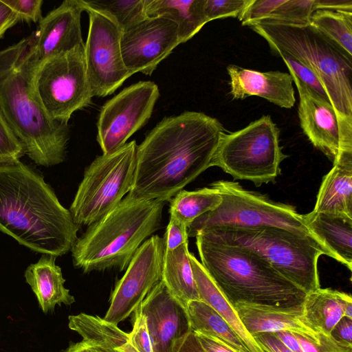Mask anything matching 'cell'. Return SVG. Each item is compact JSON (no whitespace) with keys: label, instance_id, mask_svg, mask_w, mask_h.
I'll list each match as a JSON object with an SVG mask.
<instances>
[{"label":"cell","instance_id":"1","mask_svg":"<svg viewBox=\"0 0 352 352\" xmlns=\"http://www.w3.org/2000/svg\"><path fill=\"white\" fill-rule=\"evenodd\" d=\"M224 129L216 118L185 111L164 118L138 146L129 196L170 201L210 167Z\"/></svg>","mask_w":352,"mask_h":352},{"label":"cell","instance_id":"2","mask_svg":"<svg viewBox=\"0 0 352 352\" xmlns=\"http://www.w3.org/2000/svg\"><path fill=\"white\" fill-rule=\"evenodd\" d=\"M79 227L39 174L19 161L0 164V230L56 257L72 251Z\"/></svg>","mask_w":352,"mask_h":352},{"label":"cell","instance_id":"3","mask_svg":"<svg viewBox=\"0 0 352 352\" xmlns=\"http://www.w3.org/2000/svg\"><path fill=\"white\" fill-rule=\"evenodd\" d=\"M39 64L31 36L0 50V109L30 159L50 166L65 158L69 126L52 120L36 95Z\"/></svg>","mask_w":352,"mask_h":352},{"label":"cell","instance_id":"4","mask_svg":"<svg viewBox=\"0 0 352 352\" xmlns=\"http://www.w3.org/2000/svg\"><path fill=\"white\" fill-rule=\"evenodd\" d=\"M201 263L233 307L301 313L302 289L250 250L196 236Z\"/></svg>","mask_w":352,"mask_h":352},{"label":"cell","instance_id":"5","mask_svg":"<svg viewBox=\"0 0 352 352\" xmlns=\"http://www.w3.org/2000/svg\"><path fill=\"white\" fill-rule=\"evenodd\" d=\"M164 204L127 195L78 239L72 250L74 265L85 273L124 270L139 247L160 228Z\"/></svg>","mask_w":352,"mask_h":352},{"label":"cell","instance_id":"6","mask_svg":"<svg viewBox=\"0 0 352 352\" xmlns=\"http://www.w3.org/2000/svg\"><path fill=\"white\" fill-rule=\"evenodd\" d=\"M261 36L272 52L292 56L309 69L326 91L338 116L352 123V57L310 23L263 19L247 25Z\"/></svg>","mask_w":352,"mask_h":352},{"label":"cell","instance_id":"7","mask_svg":"<svg viewBox=\"0 0 352 352\" xmlns=\"http://www.w3.org/2000/svg\"><path fill=\"white\" fill-rule=\"evenodd\" d=\"M199 234L250 250L307 294L320 288L319 257L322 254L331 257L316 239L279 227H220L204 230Z\"/></svg>","mask_w":352,"mask_h":352},{"label":"cell","instance_id":"8","mask_svg":"<svg viewBox=\"0 0 352 352\" xmlns=\"http://www.w3.org/2000/svg\"><path fill=\"white\" fill-rule=\"evenodd\" d=\"M279 133L270 116H263L241 130L223 132L210 166L256 186L274 182L287 157L279 145Z\"/></svg>","mask_w":352,"mask_h":352},{"label":"cell","instance_id":"9","mask_svg":"<svg viewBox=\"0 0 352 352\" xmlns=\"http://www.w3.org/2000/svg\"><path fill=\"white\" fill-rule=\"evenodd\" d=\"M210 187L219 191L222 201L215 210L199 217L187 228L188 237H196L200 232L213 228L274 226L320 242L307 226L303 214L298 213L292 206L273 201L244 189L237 182L220 180L211 184Z\"/></svg>","mask_w":352,"mask_h":352},{"label":"cell","instance_id":"10","mask_svg":"<svg viewBox=\"0 0 352 352\" xmlns=\"http://www.w3.org/2000/svg\"><path fill=\"white\" fill-rule=\"evenodd\" d=\"M138 145L135 140L98 156L87 168L69 211L78 226H90L113 208L133 184Z\"/></svg>","mask_w":352,"mask_h":352},{"label":"cell","instance_id":"11","mask_svg":"<svg viewBox=\"0 0 352 352\" xmlns=\"http://www.w3.org/2000/svg\"><path fill=\"white\" fill-rule=\"evenodd\" d=\"M36 95L50 118L68 123L72 114L94 97L85 60V43L39 64L34 79Z\"/></svg>","mask_w":352,"mask_h":352},{"label":"cell","instance_id":"12","mask_svg":"<svg viewBox=\"0 0 352 352\" xmlns=\"http://www.w3.org/2000/svg\"><path fill=\"white\" fill-rule=\"evenodd\" d=\"M89 15L85 60L93 96L111 95L131 76L121 53L122 30L107 14L84 8Z\"/></svg>","mask_w":352,"mask_h":352},{"label":"cell","instance_id":"13","mask_svg":"<svg viewBox=\"0 0 352 352\" xmlns=\"http://www.w3.org/2000/svg\"><path fill=\"white\" fill-rule=\"evenodd\" d=\"M159 96L158 86L154 82L140 81L104 104L97 122V141L102 154L123 146L147 123Z\"/></svg>","mask_w":352,"mask_h":352},{"label":"cell","instance_id":"14","mask_svg":"<svg viewBox=\"0 0 352 352\" xmlns=\"http://www.w3.org/2000/svg\"><path fill=\"white\" fill-rule=\"evenodd\" d=\"M165 251L164 238L157 234L139 247L116 285L104 320L118 325L140 305L162 280Z\"/></svg>","mask_w":352,"mask_h":352},{"label":"cell","instance_id":"15","mask_svg":"<svg viewBox=\"0 0 352 352\" xmlns=\"http://www.w3.org/2000/svg\"><path fill=\"white\" fill-rule=\"evenodd\" d=\"M289 74L298 91L300 126L311 144L333 163L343 152H352V123L342 120L330 102Z\"/></svg>","mask_w":352,"mask_h":352},{"label":"cell","instance_id":"16","mask_svg":"<svg viewBox=\"0 0 352 352\" xmlns=\"http://www.w3.org/2000/svg\"><path fill=\"white\" fill-rule=\"evenodd\" d=\"M177 24L164 16H146L122 31L120 47L130 74L151 75L179 45Z\"/></svg>","mask_w":352,"mask_h":352},{"label":"cell","instance_id":"17","mask_svg":"<svg viewBox=\"0 0 352 352\" xmlns=\"http://www.w3.org/2000/svg\"><path fill=\"white\" fill-rule=\"evenodd\" d=\"M138 308L145 318L153 352H173L175 342L192 331L186 307L162 280Z\"/></svg>","mask_w":352,"mask_h":352},{"label":"cell","instance_id":"18","mask_svg":"<svg viewBox=\"0 0 352 352\" xmlns=\"http://www.w3.org/2000/svg\"><path fill=\"white\" fill-rule=\"evenodd\" d=\"M80 0H65L38 22L32 46L40 63L83 45Z\"/></svg>","mask_w":352,"mask_h":352},{"label":"cell","instance_id":"19","mask_svg":"<svg viewBox=\"0 0 352 352\" xmlns=\"http://www.w3.org/2000/svg\"><path fill=\"white\" fill-rule=\"evenodd\" d=\"M230 94L233 99L256 96L282 108L291 109L296 101L293 78L289 73L259 72L229 65Z\"/></svg>","mask_w":352,"mask_h":352},{"label":"cell","instance_id":"20","mask_svg":"<svg viewBox=\"0 0 352 352\" xmlns=\"http://www.w3.org/2000/svg\"><path fill=\"white\" fill-rule=\"evenodd\" d=\"M313 211L352 217V152H343L323 177Z\"/></svg>","mask_w":352,"mask_h":352},{"label":"cell","instance_id":"21","mask_svg":"<svg viewBox=\"0 0 352 352\" xmlns=\"http://www.w3.org/2000/svg\"><path fill=\"white\" fill-rule=\"evenodd\" d=\"M306 225L331 254V258L352 269V217L311 211L303 214Z\"/></svg>","mask_w":352,"mask_h":352},{"label":"cell","instance_id":"22","mask_svg":"<svg viewBox=\"0 0 352 352\" xmlns=\"http://www.w3.org/2000/svg\"><path fill=\"white\" fill-rule=\"evenodd\" d=\"M55 260V256L45 254L37 263L29 265L25 272L26 281L45 313L52 311L56 305H71L75 302L64 286L65 280Z\"/></svg>","mask_w":352,"mask_h":352},{"label":"cell","instance_id":"23","mask_svg":"<svg viewBox=\"0 0 352 352\" xmlns=\"http://www.w3.org/2000/svg\"><path fill=\"white\" fill-rule=\"evenodd\" d=\"M350 300H352L350 294L329 288H319L307 294L302 305L300 320L314 332L329 335L344 316V308Z\"/></svg>","mask_w":352,"mask_h":352},{"label":"cell","instance_id":"24","mask_svg":"<svg viewBox=\"0 0 352 352\" xmlns=\"http://www.w3.org/2000/svg\"><path fill=\"white\" fill-rule=\"evenodd\" d=\"M190 261L199 300L213 308L228 323L250 352H265L248 333L235 309L221 294L201 263L191 253Z\"/></svg>","mask_w":352,"mask_h":352},{"label":"cell","instance_id":"25","mask_svg":"<svg viewBox=\"0 0 352 352\" xmlns=\"http://www.w3.org/2000/svg\"><path fill=\"white\" fill-rule=\"evenodd\" d=\"M204 0H145L147 16H164L177 25L180 44L191 39L208 22Z\"/></svg>","mask_w":352,"mask_h":352},{"label":"cell","instance_id":"26","mask_svg":"<svg viewBox=\"0 0 352 352\" xmlns=\"http://www.w3.org/2000/svg\"><path fill=\"white\" fill-rule=\"evenodd\" d=\"M162 280L169 292L186 307L191 300H199L188 251V243L166 250Z\"/></svg>","mask_w":352,"mask_h":352},{"label":"cell","instance_id":"27","mask_svg":"<svg viewBox=\"0 0 352 352\" xmlns=\"http://www.w3.org/2000/svg\"><path fill=\"white\" fill-rule=\"evenodd\" d=\"M314 0H252L239 18L243 25L263 19L305 25L310 23Z\"/></svg>","mask_w":352,"mask_h":352},{"label":"cell","instance_id":"28","mask_svg":"<svg viewBox=\"0 0 352 352\" xmlns=\"http://www.w3.org/2000/svg\"><path fill=\"white\" fill-rule=\"evenodd\" d=\"M234 308L245 329L252 336L259 333H276L281 331L315 333L302 322L301 313L284 312L245 305H236Z\"/></svg>","mask_w":352,"mask_h":352},{"label":"cell","instance_id":"29","mask_svg":"<svg viewBox=\"0 0 352 352\" xmlns=\"http://www.w3.org/2000/svg\"><path fill=\"white\" fill-rule=\"evenodd\" d=\"M69 327L85 342L111 348L116 352H138L130 342L129 333L98 316L84 313L69 316Z\"/></svg>","mask_w":352,"mask_h":352},{"label":"cell","instance_id":"30","mask_svg":"<svg viewBox=\"0 0 352 352\" xmlns=\"http://www.w3.org/2000/svg\"><path fill=\"white\" fill-rule=\"evenodd\" d=\"M192 331L221 341L236 352H250L228 323L210 305L195 300L186 305Z\"/></svg>","mask_w":352,"mask_h":352},{"label":"cell","instance_id":"31","mask_svg":"<svg viewBox=\"0 0 352 352\" xmlns=\"http://www.w3.org/2000/svg\"><path fill=\"white\" fill-rule=\"evenodd\" d=\"M221 201V195L212 187L182 190L170 200V214L188 228L199 217L215 210Z\"/></svg>","mask_w":352,"mask_h":352},{"label":"cell","instance_id":"32","mask_svg":"<svg viewBox=\"0 0 352 352\" xmlns=\"http://www.w3.org/2000/svg\"><path fill=\"white\" fill-rule=\"evenodd\" d=\"M309 23L352 57V12L316 10Z\"/></svg>","mask_w":352,"mask_h":352},{"label":"cell","instance_id":"33","mask_svg":"<svg viewBox=\"0 0 352 352\" xmlns=\"http://www.w3.org/2000/svg\"><path fill=\"white\" fill-rule=\"evenodd\" d=\"M83 8H90L110 16L122 31L144 19L145 0H80Z\"/></svg>","mask_w":352,"mask_h":352},{"label":"cell","instance_id":"34","mask_svg":"<svg viewBox=\"0 0 352 352\" xmlns=\"http://www.w3.org/2000/svg\"><path fill=\"white\" fill-rule=\"evenodd\" d=\"M292 332L297 338L302 352H352V346L338 342L330 334Z\"/></svg>","mask_w":352,"mask_h":352},{"label":"cell","instance_id":"35","mask_svg":"<svg viewBox=\"0 0 352 352\" xmlns=\"http://www.w3.org/2000/svg\"><path fill=\"white\" fill-rule=\"evenodd\" d=\"M25 153L23 146L11 129L0 109V164L19 162Z\"/></svg>","mask_w":352,"mask_h":352},{"label":"cell","instance_id":"36","mask_svg":"<svg viewBox=\"0 0 352 352\" xmlns=\"http://www.w3.org/2000/svg\"><path fill=\"white\" fill-rule=\"evenodd\" d=\"M252 0H204V9L208 22L227 17L239 18Z\"/></svg>","mask_w":352,"mask_h":352},{"label":"cell","instance_id":"37","mask_svg":"<svg viewBox=\"0 0 352 352\" xmlns=\"http://www.w3.org/2000/svg\"><path fill=\"white\" fill-rule=\"evenodd\" d=\"M275 54L282 58L289 72L293 73L298 79L321 98L330 102L329 96L316 75L305 65L296 58L282 52Z\"/></svg>","mask_w":352,"mask_h":352},{"label":"cell","instance_id":"38","mask_svg":"<svg viewBox=\"0 0 352 352\" xmlns=\"http://www.w3.org/2000/svg\"><path fill=\"white\" fill-rule=\"evenodd\" d=\"M26 23H37L42 19V0H1Z\"/></svg>","mask_w":352,"mask_h":352},{"label":"cell","instance_id":"39","mask_svg":"<svg viewBox=\"0 0 352 352\" xmlns=\"http://www.w3.org/2000/svg\"><path fill=\"white\" fill-rule=\"evenodd\" d=\"M135 320L129 340L138 352H153L151 338L144 316L138 307L135 309Z\"/></svg>","mask_w":352,"mask_h":352},{"label":"cell","instance_id":"40","mask_svg":"<svg viewBox=\"0 0 352 352\" xmlns=\"http://www.w3.org/2000/svg\"><path fill=\"white\" fill-rule=\"evenodd\" d=\"M164 238L167 250H174L184 243H188L187 226L170 216Z\"/></svg>","mask_w":352,"mask_h":352},{"label":"cell","instance_id":"41","mask_svg":"<svg viewBox=\"0 0 352 352\" xmlns=\"http://www.w3.org/2000/svg\"><path fill=\"white\" fill-rule=\"evenodd\" d=\"M252 337L265 352H293L273 333H259L253 335Z\"/></svg>","mask_w":352,"mask_h":352},{"label":"cell","instance_id":"42","mask_svg":"<svg viewBox=\"0 0 352 352\" xmlns=\"http://www.w3.org/2000/svg\"><path fill=\"white\" fill-rule=\"evenodd\" d=\"M330 336L338 342L352 346V318L343 316L333 327Z\"/></svg>","mask_w":352,"mask_h":352},{"label":"cell","instance_id":"43","mask_svg":"<svg viewBox=\"0 0 352 352\" xmlns=\"http://www.w3.org/2000/svg\"><path fill=\"white\" fill-rule=\"evenodd\" d=\"M173 352H206L199 343L195 333L189 332L177 340L173 346Z\"/></svg>","mask_w":352,"mask_h":352},{"label":"cell","instance_id":"44","mask_svg":"<svg viewBox=\"0 0 352 352\" xmlns=\"http://www.w3.org/2000/svg\"><path fill=\"white\" fill-rule=\"evenodd\" d=\"M19 21V16L0 0V39Z\"/></svg>","mask_w":352,"mask_h":352},{"label":"cell","instance_id":"45","mask_svg":"<svg viewBox=\"0 0 352 352\" xmlns=\"http://www.w3.org/2000/svg\"><path fill=\"white\" fill-rule=\"evenodd\" d=\"M314 8L352 12V0H314Z\"/></svg>","mask_w":352,"mask_h":352},{"label":"cell","instance_id":"46","mask_svg":"<svg viewBox=\"0 0 352 352\" xmlns=\"http://www.w3.org/2000/svg\"><path fill=\"white\" fill-rule=\"evenodd\" d=\"M195 335L206 352H236L223 342L216 339L200 333H195Z\"/></svg>","mask_w":352,"mask_h":352},{"label":"cell","instance_id":"47","mask_svg":"<svg viewBox=\"0 0 352 352\" xmlns=\"http://www.w3.org/2000/svg\"><path fill=\"white\" fill-rule=\"evenodd\" d=\"M64 352H116L113 349L82 340L73 343Z\"/></svg>","mask_w":352,"mask_h":352},{"label":"cell","instance_id":"48","mask_svg":"<svg viewBox=\"0 0 352 352\" xmlns=\"http://www.w3.org/2000/svg\"><path fill=\"white\" fill-rule=\"evenodd\" d=\"M286 346L293 352H302L300 345L292 331H281L273 333Z\"/></svg>","mask_w":352,"mask_h":352},{"label":"cell","instance_id":"49","mask_svg":"<svg viewBox=\"0 0 352 352\" xmlns=\"http://www.w3.org/2000/svg\"><path fill=\"white\" fill-rule=\"evenodd\" d=\"M344 316L352 318V300L349 301L344 308Z\"/></svg>","mask_w":352,"mask_h":352}]
</instances>
